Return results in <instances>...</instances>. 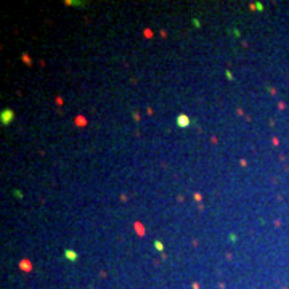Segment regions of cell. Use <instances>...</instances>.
<instances>
[{"label":"cell","instance_id":"6da1fadb","mask_svg":"<svg viewBox=\"0 0 289 289\" xmlns=\"http://www.w3.org/2000/svg\"><path fill=\"white\" fill-rule=\"evenodd\" d=\"M14 119V113H13V109H2V113H0V122H2V125L5 127V125H10L11 124V120Z\"/></svg>","mask_w":289,"mask_h":289},{"label":"cell","instance_id":"7a4b0ae2","mask_svg":"<svg viewBox=\"0 0 289 289\" xmlns=\"http://www.w3.org/2000/svg\"><path fill=\"white\" fill-rule=\"evenodd\" d=\"M177 125L180 129H186L190 125V117L186 114H178L177 116Z\"/></svg>","mask_w":289,"mask_h":289},{"label":"cell","instance_id":"3957f363","mask_svg":"<svg viewBox=\"0 0 289 289\" xmlns=\"http://www.w3.org/2000/svg\"><path fill=\"white\" fill-rule=\"evenodd\" d=\"M64 258H66V260H69L71 263H74L79 258V254L75 251H72V249H64Z\"/></svg>","mask_w":289,"mask_h":289},{"label":"cell","instance_id":"277c9868","mask_svg":"<svg viewBox=\"0 0 289 289\" xmlns=\"http://www.w3.org/2000/svg\"><path fill=\"white\" fill-rule=\"evenodd\" d=\"M153 246L156 247V251H158V252H162V251H164V244H162L161 241H154V242H153Z\"/></svg>","mask_w":289,"mask_h":289},{"label":"cell","instance_id":"5b68a950","mask_svg":"<svg viewBox=\"0 0 289 289\" xmlns=\"http://www.w3.org/2000/svg\"><path fill=\"white\" fill-rule=\"evenodd\" d=\"M21 56H23V61H24V63H26V64H31V59H29V56H27V53H23V55H21Z\"/></svg>","mask_w":289,"mask_h":289},{"label":"cell","instance_id":"8992f818","mask_svg":"<svg viewBox=\"0 0 289 289\" xmlns=\"http://www.w3.org/2000/svg\"><path fill=\"white\" fill-rule=\"evenodd\" d=\"M225 75H226V79H230V80L233 79V74H231V71H228V69L225 71Z\"/></svg>","mask_w":289,"mask_h":289},{"label":"cell","instance_id":"52a82bcc","mask_svg":"<svg viewBox=\"0 0 289 289\" xmlns=\"http://www.w3.org/2000/svg\"><path fill=\"white\" fill-rule=\"evenodd\" d=\"M193 24H194V26H196V27H201V23H199V21H197V19H196V18H194V19H193Z\"/></svg>","mask_w":289,"mask_h":289},{"label":"cell","instance_id":"ba28073f","mask_svg":"<svg viewBox=\"0 0 289 289\" xmlns=\"http://www.w3.org/2000/svg\"><path fill=\"white\" fill-rule=\"evenodd\" d=\"M230 241H231V242L236 241V235H235V233H231V235H230Z\"/></svg>","mask_w":289,"mask_h":289},{"label":"cell","instance_id":"9c48e42d","mask_svg":"<svg viewBox=\"0 0 289 289\" xmlns=\"http://www.w3.org/2000/svg\"><path fill=\"white\" fill-rule=\"evenodd\" d=\"M13 194H14V196H18V197H21V196H23V193H21V191H13Z\"/></svg>","mask_w":289,"mask_h":289},{"label":"cell","instance_id":"30bf717a","mask_svg":"<svg viewBox=\"0 0 289 289\" xmlns=\"http://www.w3.org/2000/svg\"><path fill=\"white\" fill-rule=\"evenodd\" d=\"M255 10H263V7H262V3H255Z\"/></svg>","mask_w":289,"mask_h":289}]
</instances>
